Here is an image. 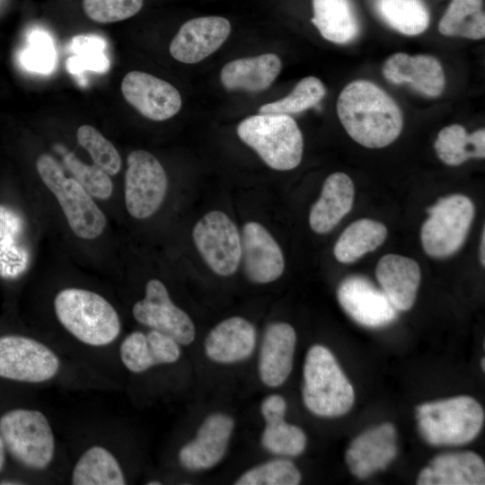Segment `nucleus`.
I'll use <instances>...</instances> for the list:
<instances>
[{"mask_svg": "<svg viewBox=\"0 0 485 485\" xmlns=\"http://www.w3.org/2000/svg\"><path fill=\"white\" fill-rule=\"evenodd\" d=\"M338 117L349 137L368 148L392 144L401 134L403 116L396 101L367 80H355L340 92Z\"/></svg>", "mask_w": 485, "mask_h": 485, "instance_id": "nucleus-1", "label": "nucleus"}, {"mask_svg": "<svg viewBox=\"0 0 485 485\" xmlns=\"http://www.w3.org/2000/svg\"><path fill=\"white\" fill-rule=\"evenodd\" d=\"M54 311L62 327L87 346H108L121 332L120 318L114 306L92 290L61 289L54 298Z\"/></svg>", "mask_w": 485, "mask_h": 485, "instance_id": "nucleus-2", "label": "nucleus"}, {"mask_svg": "<svg viewBox=\"0 0 485 485\" xmlns=\"http://www.w3.org/2000/svg\"><path fill=\"white\" fill-rule=\"evenodd\" d=\"M303 400L313 414L332 418L346 414L355 393L333 354L324 346L308 350L304 365Z\"/></svg>", "mask_w": 485, "mask_h": 485, "instance_id": "nucleus-3", "label": "nucleus"}, {"mask_svg": "<svg viewBox=\"0 0 485 485\" xmlns=\"http://www.w3.org/2000/svg\"><path fill=\"white\" fill-rule=\"evenodd\" d=\"M237 135L274 170H292L302 160V132L290 115L260 113L250 116L238 125Z\"/></svg>", "mask_w": 485, "mask_h": 485, "instance_id": "nucleus-4", "label": "nucleus"}, {"mask_svg": "<svg viewBox=\"0 0 485 485\" xmlns=\"http://www.w3.org/2000/svg\"><path fill=\"white\" fill-rule=\"evenodd\" d=\"M420 435L432 445L472 441L484 423V410L472 397L457 396L420 404L416 409Z\"/></svg>", "mask_w": 485, "mask_h": 485, "instance_id": "nucleus-5", "label": "nucleus"}, {"mask_svg": "<svg viewBox=\"0 0 485 485\" xmlns=\"http://www.w3.org/2000/svg\"><path fill=\"white\" fill-rule=\"evenodd\" d=\"M36 168L41 181L59 203L72 232L84 240L99 237L107 220L93 198L75 178L66 177L50 154H40Z\"/></svg>", "mask_w": 485, "mask_h": 485, "instance_id": "nucleus-6", "label": "nucleus"}, {"mask_svg": "<svg viewBox=\"0 0 485 485\" xmlns=\"http://www.w3.org/2000/svg\"><path fill=\"white\" fill-rule=\"evenodd\" d=\"M0 435L8 452L26 468L41 471L52 463L55 436L41 411L14 409L5 412L0 417Z\"/></svg>", "mask_w": 485, "mask_h": 485, "instance_id": "nucleus-7", "label": "nucleus"}, {"mask_svg": "<svg viewBox=\"0 0 485 485\" xmlns=\"http://www.w3.org/2000/svg\"><path fill=\"white\" fill-rule=\"evenodd\" d=\"M428 213L420 235L425 252L433 258L455 253L463 244L474 218L472 201L462 194L449 195L429 207Z\"/></svg>", "mask_w": 485, "mask_h": 485, "instance_id": "nucleus-8", "label": "nucleus"}, {"mask_svg": "<svg viewBox=\"0 0 485 485\" xmlns=\"http://www.w3.org/2000/svg\"><path fill=\"white\" fill-rule=\"evenodd\" d=\"M59 369V357L44 343L22 335L0 337V377L40 384L54 378Z\"/></svg>", "mask_w": 485, "mask_h": 485, "instance_id": "nucleus-9", "label": "nucleus"}, {"mask_svg": "<svg viewBox=\"0 0 485 485\" xmlns=\"http://www.w3.org/2000/svg\"><path fill=\"white\" fill-rule=\"evenodd\" d=\"M124 198L128 214L137 219L153 216L166 195L168 180L160 162L149 152L134 150L127 158Z\"/></svg>", "mask_w": 485, "mask_h": 485, "instance_id": "nucleus-10", "label": "nucleus"}, {"mask_svg": "<svg viewBox=\"0 0 485 485\" xmlns=\"http://www.w3.org/2000/svg\"><path fill=\"white\" fill-rule=\"evenodd\" d=\"M194 243L207 265L217 275L234 274L241 261V236L234 222L221 211H210L192 231Z\"/></svg>", "mask_w": 485, "mask_h": 485, "instance_id": "nucleus-11", "label": "nucleus"}, {"mask_svg": "<svg viewBox=\"0 0 485 485\" xmlns=\"http://www.w3.org/2000/svg\"><path fill=\"white\" fill-rule=\"evenodd\" d=\"M134 319L151 330L165 333L181 345H189L195 339V326L190 316L172 301L164 284L150 279L145 296L132 307Z\"/></svg>", "mask_w": 485, "mask_h": 485, "instance_id": "nucleus-12", "label": "nucleus"}, {"mask_svg": "<svg viewBox=\"0 0 485 485\" xmlns=\"http://www.w3.org/2000/svg\"><path fill=\"white\" fill-rule=\"evenodd\" d=\"M337 298L343 310L366 327L380 328L397 318L398 310L383 290L361 275L345 278L338 287Z\"/></svg>", "mask_w": 485, "mask_h": 485, "instance_id": "nucleus-13", "label": "nucleus"}, {"mask_svg": "<svg viewBox=\"0 0 485 485\" xmlns=\"http://www.w3.org/2000/svg\"><path fill=\"white\" fill-rule=\"evenodd\" d=\"M121 92L131 106L152 120H166L181 108L179 91L170 83L147 73H128L121 82Z\"/></svg>", "mask_w": 485, "mask_h": 485, "instance_id": "nucleus-14", "label": "nucleus"}, {"mask_svg": "<svg viewBox=\"0 0 485 485\" xmlns=\"http://www.w3.org/2000/svg\"><path fill=\"white\" fill-rule=\"evenodd\" d=\"M231 31L229 21L221 16L191 19L181 25L170 44V53L185 64L202 61L218 49Z\"/></svg>", "mask_w": 485, "mask_h": 485, "instance_id": "nucleus-15", "label": "nucleus"}, {"mask_svg": "<svg viewBox=\"0 0 485 485\" xmlns=\"http://www.w3.org/2000/svg\"><path fill=\"white\" fill-rule=\"evenodd\" d=\"M241 245L244 272L251 282L266 284L282 275L285 268L282 251L260 224L248 222L244 225Z\"/></svg>", "mask_w": 485, "mask_h": 485, "instance_id": "nucleus-16", "label": "nucleus"}, {"mask_svg": "<svg viewBox=\"0 0 485 485\" xmlns=\"http://www.w3.org/2000/svg\"><path fill=\"white\" fill-rule=\"evenodd\" d=\"M234 428V419L228 415L213 413L207 416L195 438L181 448L178 455L181 464L192 471L216 465L226 453Z\"/></svg>", "mask_w": 485, "mask_h": 485, "instance_id": "nucleus-17", "label": "nucleus"}, {"mask_svg": "<svg viewBox=\"0 0 485 485\" xmlns=\"http://www.w3.org/2000/svg\"><path fill=\"white\" fill-rule=\"evenodd\" d=\"M396 454V429L392 423H384L357 436L347 449L345 459L354 476L366 479L384 470Z\"/></svg>", "mask_w": 485, "mask_h": 485, "instance_id": "nucleus-18", "label": "nucleus"}, {"mask_svg": "<svg viewBox=\"0 0 485 485\" xmlns=\"http://www.w3.org/2000/svg\"><path fill=\"white\" fill-rule=\"evenodd\" d=\"M382 71L392 84H407L428 97L439 96L445 89V77L442 65L433 56L394 53L384 61Z\"/></svg>", "mask_w": 485, "mask_h": 485, "instance_id": "nucleus-19", "label": "nucleus"}, {"mask_svg": "<svg viewBox=\"0 0 485 485\" xmlns=\"http://www.w3.org/2000/svg\"><path fill=\"white\" fill-rule=\"evenodd\" d=\"M180 345L171 336L155 330L147 333L133 331L120 343L119 357L128 371L140 374L154 366L178 361L181 354Z\"/></svg>", "mask_w": 485, "mask_h": 485, "instance_id": "nucleus-20", "label": "nucleus"}, {"mask_svg": "<svg viewBox=\"0 0 485 485\" xmlns=\"http://www.w3.org/2000/svg\"><path fill=\"white\" fill-rule=\"evenodd\" d=\"M295 342V331L288 323L273 322L266 328L259 357V374L264 384L278 387L287 379L293 367Z\"/></svg>", "mask_w": 485, "mask_h": 485, "instance_id": "nucleus-21", "label": "nucleus"}, {"mask_svg": "<svg viewBox=\"0 0 485 485\" xmlns=\"http://www.w3.org/2000/svg\"><path fill=\"white\" fill-rule=\"evenodd\" d=\"M256 345V331L246 319L227 318L216 325L204 342L205 353L212 361L233 364L248 358Z\"/></svg>", "mask_w": 485, "mask_h": 485, "instance_id": "nucleus-22", "label": "nucleus"}, {"mask_svg": "<svg viewBox=\"0 0 485 485\" xmlns=\"http://www.w3.org/2000/svg\"><path fill=\"white\" fill-rule=\"evenodd\" d=\"M375 275L383 292L398 311H408L415 303L421 274L419 264L409 257L384 255Z\"/></svg>", "mask_w": 485, "mask_h": 485, "instance_id": "nucleus-23", "label": "nucleus"}, {"mask_svg": "<svg viewBox=\"0 0 485 485\" xmlns=\"http://www.w3.org/2000/svg\"><path fill=\"white\" fill-rule=\"evenodd\" d=\"M485 464L473 452L447 453L436 456L423 468L419 485H483Z\"/></svg>", "mask_w": 485, "mask_h": 485, "instance_id": "nucleus-24", "label": "nucleus"}, {"mask_svg": "<svg viewBox=\"0 0 485 485\" xmlns=\"http://www.w3.org/2000/svg\"><path fill=\"white\" fill-rule=\"evenodd\" d=\"M354 184L344 172H334L325 180L319 199L313 205L309 224L317 234H326L351 210Z\"/></svg>", "mask_w": 485, "mask_h": 485, "instance_id": "nucleus-25", "label": "nucleus"}, {"mask_svg": "<svg viewBox=\"0 0 485 485\" xmlns=\"http://www.w3.org/2000/svg\"><path fill=\"white\" fill-rule=\"evenodd\" d=\"M281 68L280 58L273 53L242 57L225 64L220 80L228 90L260 92L270 86Z\"/></svg>", "mask_w": 485, "mask_h": 485, "instance_id": "nucleus-26", "label": "nucleus"}, {"mask_svg": "<svg viewBox=\"0 0 485 485\" xmlns=\"http://www.w3.org/2000/svg\"><path fill=\"white\" fill-rule=\"evenodd\" d=\"M312 22L327 40L346 44L359 34L360 23L352 0H313Z\"/></svg>", "mask_w": 485, "mask_h": 485, "instance_id": "nucleus-27", "label": "nucleus"}, {"mask_svg": "<svg viewBox=\"0 0 485 485\" xmlns=\"http://www.w3.org/2000/svg\"><path fill=\"white\" fill-rule=\"evenodd\" d=\"M71 483L74 485H123L122 468L106 447L93 445L86 449L75 464Z\"/></svg>", "mask_w": 485, "mask_h": 485, "instance_id": "nucleus-28", "label": "nucleus"}, {"mask_svg": "<svg viewBox=\"0 0 485 485\" xmlns=\"http://www.w3.org/2000/svg\"><path fill=\"white\" fill-rule=\"evenodd\" d=\"M387 229L378 221L362 218L351 223L334 246V256L341 263H351L375 251L385 240Z\"/></svg>", "mask_w": 485, "mask_h": 485, "instance_id": "nucleus-29", "label": "nucleus"}, {"mask_svg": "<svg viewBox=\"0 0 485 485\" xmlns=\"http://www.w3.org/2000/svg\"><path fill=\"white\" fill-rule=\"evenodd\" d=\"M439 159L447 165H460L470 158L485 157V130L480 128L472 134L459 124L442 128L435 142Z\"/></svg>", "mask_w": 485, "mask_h": 485, "instance_id": "nucleus-30", "label": "nucleus"}, {"mask_svg": "<svg viewBox=\"0 0 485 485\" xmlns=\"http://www.w3.org/2000/svg\"><path fill=\"white\" fill-rule=\"evenodd\" d=\"M22 220L10 207L0 205V277L12 278L21 274L28 261L22 242Z\"/></svg>", "mask_w": 485, "mask_h": 485, "instance_id": "nucleus-31", "label": "nucleus"}, {"mask_svg": "<svg viewBox=\"0 0 485 485\" xmlns=\"http://www.w3.org/2000/svg\"><path fill=\"white\" fill-rule=\"evenodd\" d=\"M376 13L391 28L414 36L424 32L430 21L423 0H374Z\"/></svg>", "mask_w": 485, "mask_h": 485, "instance_id": "nucleus-32", "label": "nucleus"}, {"mask_svg": "<svg viewBox=\"0 0 485 485\" xmlns=\"http://www.w3.org/2000/svg\"><path fill=\"white\" fill-rule=\"evenodd\" d=\"M482 0H452L439 23L441 34L472 40L485 36Z\"/></svg>", "mask_w": 485, "mask_h": 485, "instance_id": "nucleus-33", "label": "nucleus"}, {"mask_svg": "<svg viewBox=\"0 0 485 485\" xmlns=\"http://www.w3.org/2000/svg\"><path fill=\"white\" fill-rule=\"evenodd\" d=\"M326 88L315 76L300 80L286 97L262 105L260 113L292 115L317 105L325 96Z\"/></svg>", "mask_w": 485, "mask_h": 485, "instance_id": "nucleus-34", "label": "nucleus"}, {"mask_svg": "<svg viewBox=\"0 0 485 485\" xmlns=\"http://www.w3.org/2000/svg\"><path fill=\"white\" fill-rule=\"evenodd\" d=\"M285 416H276L265 420L261 443L268 451L281 455L296 456L306 446V436L304 431L285 421Z\"/></svg>", "mask_w": 485, "mask_h": 485, "instance_id": "nucleus-35", "label": "nucleus"}, {"mask_svg": "<svg viewBox=\"0 0 485 485\" xmlns=\"http://www.w3.org/2000/svg\"><path fill=\"white\" fill-rule=\"evenodd\" d=\"M76 138L90 154L93 164L110 176L120 171L121 158L118 150L98 129L90 125H82L76 131Z\"/></svg>", "mask_w": 485, "mask_h": 485, "instance_id": "nucleus-36", "label": "nucleus"}, {"mask_svg": "<svg viewBox=\"0 0 485 485\" xmlns=\"http://www.w3.org/2000/svg\"><path fill=\"white\" fill-rule=\"evenodd\" d=\"M301 473L288 460H272L255 466L242 474L236 485H297Z\"/></svg>", "mask_w": 485, "mask_h": 485, "instance_id": "nucleus-37", "label": "nucleus"}, {"mask_svg": "<svg viewBox=\"0 0 485 485\" xmlns=\"http://www.w3.org/2000/svg\"><path fill=\"white\" fill-rule=\"evenodd\" d=\"M64 163L74 178L93 197L98 199L109 198L113 191L110 176L95 164H86L73 153L64 155Z\"/></svg>", "mask_w": 485, "mask_h": 485, "instance_id": "nucleus-38", "label": "nucleus"}, {"mask_svg": "<svg viewBox=\"0 0 485 485\" xmlns=\"http://www.w3.org/2000/svg\"><path fill=\"white\" fill-rule=\"evenodd\" d=\"M105 42L98 38L80 36L75 38L73 49L77 55L67 60V69L72 73L84 70L104 72L109 68L110 63L101 52Z\"/></svg>", "mask_w": 485, "mask_h": 485, "instance_id": "nucleus-39", "label": "nucleus"}, {"mask_svg": "<svg viewBox=\"0 0 485 485\" xmlns=\"http://www.w3.org/2000/svg\"><path fill=\"white\" fill-rule=\"evenodd\" d=\"M143 0H83L86 15L100 23L119 22L137 14Z\"/></svg>", "mask_w": 485, "mask_h": 485, "instance_id": "nucleus-40", "label": "nucleus"}, {"mask_svg": "<svg viewBox=\"0 0 485 485\" xmlns=\"http://www.w3.org/2000/svg\"><path fill=\"white\" fill-rule=\"evenodd\" d=\"M56 52L50 38L43 31L30 35L29 45L21 56V62L29 70L48 73L52 70Z\"/></svg>", "mask_w": 485, "mask_h": 485, "instance_id": "nucleus-41", "label": "nucleus"}, {"mask_svg": "<svg viewBox=\"0 0 485 485\" xmlns=\"http://www.w3.org/2000/svg\"><path fill=\"white\" fill-rule=\"evenodd\" d=\"M260 411L264 419L276 416H285L287 402L282 396L271 394L263 400Z\"/></svg>", "mask_w": 485, "mask_h": 485, "instance_id": "nucleus-42", "label": "nucleus"}, {"mask_svg": "<svg viewBox=\"0 0 485 485\" xmlns=\"http://www.w3.org/2000/svg\"><path fill=\"white\" fill-rule=\"evenodd\" d=\"M484 245H485V229L483 227L482 234H481V247H480V259H481V262L482 266H484V263H485Z\"/></svg>", "mask_w": 485, "mask_h": 485, "instance_id": "nucleus-43", "label": "nucleus"}, {"mask_svg": "<svg viewBox=\"0 0 485 485\" xmlns=\"http://www.w3.org/2000/svg\"><path fill=\"white\" fill-rule=\"evenodd\" d=\"M5 461V445L0 435V472L2 471Z\"/></svg>", "mask_w": 485, "mask_h": 485, "instance_id": "nucleus-44", "label": "nucleus"}, {"mask_svg": "<svg viewBox=\"0 0 485 485\" xmlns=\"http://www.w3.org/2000/svg\"><path fill=\"white\" fill-rule=\"evenodd\" d=\"M0 484H4V485H6V484H9V485H13V484L19 485V484H24V482H20L19 481H2V482H0Z\"/></svg>", "mask_w": 485, "mask_h": 485, "instance_id": "nucleus-45", "label": "nucleus"}, {"mask_svg": "<svg viewBox=\"0 0 485 485\" xmlns=\"http://www.w3.org/2000/svg\"><path fill=\"white\" fill-rule=\"evenodd\" d=\"M146 484L147 485H160L162 483L158 481H151L146 482Z\"/></svg>", "mask_w": 485, "mask_h": 485, "instance_id": "nucleus-46", "label": "nucleus"}, {"mask_svg": "<svg viewBox=\"0 0 485 485\" xmlns=\"http://www.w3.org/2000/svg\"><path fill=\"white\" fill-rule=\"evenodd\" d=\"M485 360H484V357L481 358V368L482 370L484 371L485 370V364H484Z\"/></svg>", "mask_w": 485, "mask_h": 485, "instance_id": "nucleus-47", "label": "nucleus"}]
</instances>
